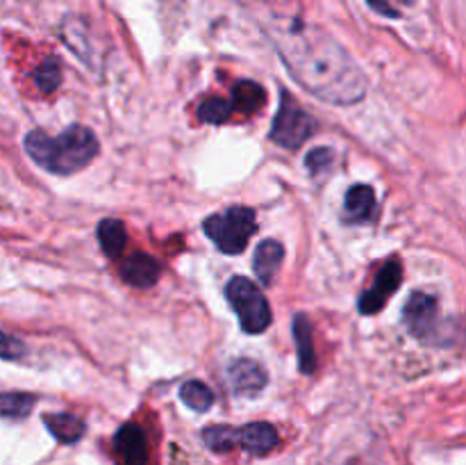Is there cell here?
<instances>
[{
	"label": "cell",
	"mask_w": 466,
	"mask_h": 465,
	"mask_svg": "<svg viewBox=\"0 0 466 465\" xmlns=\"http://www.w3.org/2000/svg\"><path fill=\"white\" fill-rule=\"evenodd\" d=\"M98 242L107 258H121L127 244L126 226L116 219H105L98 223Z\"/></svg>",
	"instance_id": "17"
},
{
	"label": "cell",
	"mask_w": 466,
	"mask_h": 465,
	"mask_svg": "<svg viewBox=\"0 0 466 465\" xmlns=\"http://www.w3.org/2000/svg\"><path fill=\"white\" fill-rule=\"evenodd\" d=\"M228 381H230V388L235 395L253 397L267 388L268 378L262 365L248 358H239L235 363H230V367H228Z\"/></svg>",
	"instance_id": "9"
},
{
	"label": "cell",
	"mask_w": 466,
	"mask_h": 465,
	"mask_svg": "<svg viewBox=\"0 0 466 465\" xmlns=\"http://www.w3.org/2000/svg\"><path fill=\"white\" fill-rule=\"evenodd\" d=\"M369 7L376 9L378 14L387 18H399L403 9H408L414 0H367Z\"/></svg>",
	"instance_id": "23"
},
{
	"label": "cell",
	"mask_w": 466,
	"mask_h": 465,
	"mask_svg": "<svg viewBox=\"0 0 466 465\" xmlns=\"http://www.w3.org/2000/svg\"><path fill=\"white\" fill-rule=\"evenodd\" d=\"M282 62L291 78L317 98L332 105H353L367 94V80L339 44L319 30L285 27L276 35Z\"/></svg>",
	"instance_id": "1"
},
{
	"label": "cell",
	"mask_w": 466,
	"mask_h": 465,
	"mask_svg": "<svg viewBox=\"0 0 466 465\" xmlns=\"http://www.w3.org/2000/svg\"><path fill=\"white\" fill-rule=\"evenodd\" d=\"M332 160H335L332 149H314V150H309L308 158H305V164H308V169L314 173V176H319L323 169L330 167Z\"/></svg>",
	"instance_id": "24"
},
{
	"label": "cell",
	"mask_w": 466,
	"mask_h": 465,
	"mask_svg": "<svg viewBox=\"0 0 466 465\" xmlns=\"http://www.w3.org/2000/svg\"><path fill=\"white\" fill-rule=\"evenodd\" d=\"M203 440L209 450L214 451H230L235 450V429L226 427V424H217V427H208L203 431Z\"/></svg>",
	"instance_id": "20"
},
{
	"label": "cell",
	"mask_w": 466,
	"mask_h": 465,
	"mask_svg": "<svg viewBox=\"0 0 466 465\" xmlns=\"http://www.w3.org/2000/svg\"><path fill=\"white\" fill-rule=\"evenodd\" d=\"M121 278L135 287H150L159 278V263L150 258L148 253H132L130 258L123 260Z\"/></svg>",
	"instance_id": "12"
},
{
	"label": "cell",
	"mask_w": 466,
	"mask_h": 465,
	"mask_svg": "<svg viewBox=\"0 0 466 465\" xmlns=\"http://www.w3.org/2000/svg\"><path fill=\"white\" fill-rule=\"evenodd\" d=\"M25 150L46 171L71 176L96 158L98 140L85 126H71L57 137L46 135L44 130H32L25 135Z\"/></svg>",
	"instance_id": "2"
},
{
	"label": "cell",
	"mask_w": 466,
	"mask_h": 465,
	"mask_svg": "<svg viewBox=\"0 0 466 465\" xmlns=\"http://www.w3.org/2000/svg\"><path fill=\"white\" fill-rule=\"evenodd\" d=\"M282 258H285V249H282L280 242L276 240H264L262 244L255 249L253 267H255V274H258V278L264 283V285H271L278 269H280Z\"/></svg>",
	"instance_id": "13"
},
{
	"label": "cell",
	"mask_w": 466,
	"mask_h": 465,
	"mask_svg": "<svg viewBox=\"0 0 466 465\" xmlns=\"http://www.w3.org/2000/svg\"><path fill=\"white\" fill-rule=\"evenodd\" d=\"M226 299L237 313V317H239L241 328L246 333L258 336V333H264L271 326V305H268L267 296L262 294V290L253 281L244 276L230 278L226 285Z\"/></svg>",
	"instance_id": "4"
},
{
	"label": "cell",
	"mask_w": 466,
	"mask_h": 465,
	"mask_svg": "<svg viewBox=\"0 0 466 465\" xmlns=\"http://www.w3.org/2000/svg\"><path fill=\"white\" fill-rule=\"evenodd\" d=\"M232 114V103L223 98H212V100H205L203 105L198 108V119L203 123H214V126H221L230 119Z\"/></svg>",
	"instance_id": "21"
},
{
	"label": "cell",
	"mask_w": 466,
	"mask_h": 465,
	"mask_svg": "<svg viewBox=\"0 0 466 465\" xmlns=\"http://www.w3.org/2000/svg\"><path fill=\"white\" fill-rule=\"evenodd\" d=\"M36 397L27 392H0V415L9 419H23L35 408Z\"/></svg>",
	"instance_id": "18"
},
{
	"label": "cell",
	"mask_w": 466,
	"mask_h": 465,
	"mask_svg": "<svg viewBox=\"0 0 466 465\" xmlns=\"http://www.w3.org/2000/svg\"><path fill=\"white\" fill-rule=\"evenodd\" d=\"M314 130L317 121L303 108H299V103L287 91H282L280 109L273 119L271 140L285 149H299L308 137L314 135Z\"/></svg>",
	"instance_id": "5"
},
{
	"label": "cell",
	"mask_w": 466,
	"mask_h": 465,
	"mask_svg": "<svg viewBox=\"0 0 466 465\" xmlns=\"http://www.w3.org/2000/svg\"><path fill=\"white\" fill-rule=\"evenodd\" d=\"M403 322L408 326L410 336L421 342H435L440 331H444V324L440 317V304L432 294L426 292H414L403 308Z\"/></svg>",
	"instance_id": "6"
},
{
	"label": "cell",
	"mask_w": 466,
	"mask_h": 465,
	"mask_svg": "<svg viewBox=\"0 0 466 465\" xmlns=\"http://www.w3.org/2000/svg\"><path fill=\"white\" fill-rule=\"evenodd\" d=\"M180 397L189 408L198 410V413H205L214 404V392L200 381H187L180 388Z\"/></svg>",
	"instance_id": "19"
},
{
	"label": "cell",
	"mask_w": 466,
	"mask_h": 465,
	"mask_svg": "<svg viewBox=\"0 0 466 465\" xmlns=\"http://www.w3.org/2000/svg\"><path fill=\"white\" fill-rule=\"evenodd\" d=\"M278 431L273 424L268 422H253L246 427L235 429V447L250 451L255 456H264L278 445Z\"/></svg>",
	"instance_id": "10"
},
{
	"label": "cell",
	"mask_w": 466,
	"mask_h": 465,
	"mask_svg": "<svg viewBox=\"0 0 466 465\" xmlns=\"http://www.w3.org/2000/svg\"><path fill=\"white\" fill-rule=\"evenodd\" d=\"M294 340L296 349H299V365L300 372L312 374L317 367V356H314L312 346V331H309V322L305 315H296L294 319Z\"/></svg>",
	"instance_id": "16"
},
{
	"label": "cell",
	"mask_w": 466,
	"mask_h": 465,
	"mask_svg": "<svg viewBox=\"0 0 466 465\" xmlns=\"http://www.w3.org/2000/svg\"><path fill=\"white\" fill-rule=\"evenodd\" d=\"M400 281H403V267H400V260H390L385 267L378 272L373 285L360 296L358 308L362 315H373L380 313L385 308V304L390 301V296L394 294L400 287Z\"/></svg>",
	"instance_id": "7"
},
{
	"label": "cell",
	"mask_w": 466,
	"mask_h": 465,
	"mask_svg": "<svg viewBox=\"0 0 466 465\" xmlns=\"http://www.w3.org/2000/svg\"><path fill=\"white\" fill-rule=\"evenodd\" d=\"M114 451L118 465H146L148 460V442L137 424H123L114 436Z\"/></svg>",
	"instance_id": "8"
},
{
	"label": "cell",
	"mask_w": 466,
	"mask_h": 465,
	"mask_svg": "<svg viewBox=\"0 0 466 465\" xmlns=\"http://www.w3.org/2000/svg\"><path fill=\"white\" fill-rule=\"evenodd\" d=\"M203 231L218 251L228 255H237L248 246V240L258 231V219L255 210L246 205H235L228 208L226 212L212 214L203 222Z\"/></svg>",
	"instance_id": "3"
},
{
	"label": "cell",
	"mask_w": 466,
	"mask_h": 465,
	"mask_svg": "<svg viewBox=\"0 0 466 465\" xmlns=\"http://www.w3.org/2000/svg\"><path fill=\"white\" fill-rule=\"evenodd\" d=\"M267 103V91L253 80H239L232 87V109L241 114H255Z\"/></svg>",
	"instance_id": "14"
},
{
	"label": "cell",
	"mask_w": 466,
	"mask_h": 465,
	"mask_svg": "<svg viewBox=\"0 0 466 465\" xmlns=\"http://www.w3.org/2000/svg\"><path fill=\"white\" fill-rule=\"evenodd\" d=\"M35 82H36V87L44 91V94H50V91L57 89L59 82H62V71H59L57 59H53V57L46 59V62L36 68Z\"/></svg>",
	"instance_id": "22"
},
{
	"label": "cell",
	"mask_w": 466,
	"mask_h": 465,
	"mask_svg": "<svg viewBox=\"0 0 466 465\" xmlns=\"http://www.w3.org/2000/svg\"><path fill=\"white\" fill-rule=\"evenodd\" d=\"M25 354V346L18 337L7 336V333L0 331V358L5 360H16Z\"/></svg>",
	"instance_id": "25"
},
{
	"label": "cell",
	"mask_w": 466,
	"mask_h": 465,
	"mask_svg": "<svg viewBox=\"0 0 466 465\" xmlns=\"http://www.w3.org/2000/svg\"><path fill=\"white\" fill-rule=\"evenodd\" d=\"M44 422L46 427H48V431L53 433L59 442H66V445L77 442L82 438V433H85V422L71 413L46 415Z\"/></svg>",
	"instance_id": "15"
},
{
	"label": "cell",
	"mask_w": 466,
	"mask_h": 465,
	"mask_svg": "<svg viewBox=\"0 0 466 465\" xmlns=\"http://www.w3.org/2000/svg\"><path fill=\"white\" fill-rule=\"evenodd\" d=\"M376 217V194L369 185H353L346 191L344 222L369 223Z\"/></svg>",
	"instance_id": "11"
}]
</instances>
